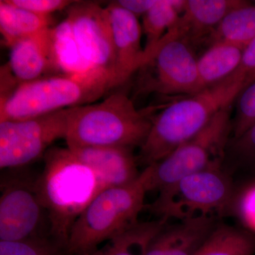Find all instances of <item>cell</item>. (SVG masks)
<instances>
[{
    "instance_id": "obj_25",
    "label": "cell",
    "mask_w": 255,
    "mask_h": 255,
    "mask_svg": "<svg viewBox=\"0 0 255 255\" xmlns=\"http://www.w3.org/2000/svg\"><path fill=\"white\" fill-rule=\"evenodd\" d=\"M255 123V81L243 90L237 98L236 114L232 119L231 140L242 136Z\"/></svg>"
},
{
    "instance_id": "obj_28",
    "label": "cell",
    "mask_w": 255,
    "mask_h": 255,
    "mask_svg": "<svg viewBox=\"0 0 255 255\" xmlns=\"http://www.w3.org/2000/svg\"><path fill=\"white\" fill-rule=\"evenodd\" d=\"M11 4L41 16L50 14L68 9L75 1L69 0H9Z\"/></svg>"
},
{
    "instance_id": "obj_22",
    "label": "cell",
    "mask_w": 255,
    "mask_h": 255,
    "mask_svg": "<svg viewBox=\"0 0 255 255\" xmlns=\"http://www.w3.org/2000/svg\"><path fill=\"white\" fill-rule=\"evenodd\" d=\"M167 222L164 219L137 221L108 241L102 255H146L151 241Z\"/></svg>"
},
{
    "instance_id": "obj_31",
    "label": "cell",
    "mask_w": 255,
    "mask_h": 255,
    "mask_svg": "<svg viewBox=\"0 0 255 255\" xmlns=\"http://www.w3.org/2000/svg\"><path fill=\"white\" fill-rule=\"evenodd\" d=\"M253 169H255V167H253Z\"/></svg>"
},
{
    "instance_id": "obj_15",
    "label": "cell",
    "mask_w": 255,
    "mask_h": 255,
    "mask_svg": "<svg viewBox=\"0 0 255 255\" xmlns=\"http://www.w3.org/2000/svg\"><path fill=\"white\" fill-rule=\"evenodd\" d=\"M9 48L7 66L19 85L46 77L50 71L58 73L51 27L20 40Z\"/></svg>"
},
{
    "instance_id": "obj_2",
    "label": "cell",
    "mask_w": 255,
    "mask_h": 255,
    "mask_svg": "<svg viewBox=\"0 0 255 255\" xmlns=\"http://www.w3.org/2000/svg\"><path fill=\"white\" fill-rule=\"evenodd\" d=\"M35 185L48 213L50 233L65 246L74 223L104 190L95 172L68 147L46 152L43 173Z\"/></svg>"
},
{
    "instance_id": "obj_18",
    "label": "cell",
    "mask_w": 255,
    "mask_h": 255,
    "mask_svg": "<svg viewBox=\"0 0 255 255\" xmlns=\"http://www.w3.org/2000/svg\"><path fill=\"white\" fill-rule=\"evenodd\" d=\"M52 37L55 67L59 75L97 76L107 79L92 70L84 59L68 18L52 28Z\"/></svg>"
},
{
    "instance_id": "obj_16",
    "label": "cell",
    "mask_w": 255,
    "mask_h": 255,
    "mask_svg": "<svg viewBox=\"0 0 255 255\" xmlns=\"http://www.w3.org/2000/svg\"><path fill=\"white\" fill-rule=\"evenodd\" d=\"M218 225L212 217L166 224L151 241L146 255H196Z\"/></svg>"
},
{
    "instance_id": "obj_11",
    "label": "cell",
    "mask_w": 255,
    "mask_h": 255,
    "mask_svg": "<svg viewBox=\"0 0 255 255\" xmlns=\"http://www.w3.org/2000/svg\"><path fill=\"white\" fill-rule=\"evenodd\" d=\"M1 187L0 241L34 238L44 210L36 185L14 179Z\"/></svg>"
},
{
    "instance_id": "obj_7",
    "label": "cell",
    "mask_w": 255,
    "mask_h": 255,
    "mask_svg": "<svg viewBox=\"0 0 255 255\" xmlns=\"http://www.w3.org/2000/svg\"><path fill=\"white\" fill-rule=\"evenodd\" d=\"M231 106L219 111L199 133L152 165L150 191H159L183 177L222 167L232 135Z\"/></svg>"
},
{
    "instance_id": "obj_12",
    "label": "cell",
    "mask_w": 255,
    "mask_h": 255,
    "mask_svg": "<svg viewBox=\"0 0 255 255\" xmlns=\"http://www.w3.org/2000/svg\"><path fill=\"white\" fill-rule=\"evenodd\" d=\"M116 56V75L118 86L123 85L146 60L141 45L142 26L135 15L112 1L106 6Z\"/></svg>"
},
{
    "instance_id": "obj_26",
    "label": "cell",
    "mask_w": 255,
    "mask_h": 255,
    "mask_svg": "<svg viewBox=\"0 0 255 255\" xmlns=\"http://www.w3.org/2000/svg\"><path fill=\"white\" fill-rule=\"evenodd\" d=\"M0 255H60L53 244L38 238L21 241H0Z\"/></svg>"
},
{
    "instance_id": "obj_20",
    "label": "cell",
    "mask_w": 255,
    "mask_h": 255,
    "mask_svg": "<svg viewBox=\"0 0 255 255\" xmlns=\"http://www.w3.org/2000/svg\"><path fill=\"white\" fill-rule=\"evenodd\" d=\"M185 1L181 0H157L142 16V31L145 36V65L150 61L162 38L177 25Z\"/></svg>"
},
{
    "instance_id": "obj_19",
    "label": "cell",
    "mask_w": 255,
    "mask_h": 255,
    "mask_svg": "<svg viewBox=\"0 0 255 255\" xmlns=\"http://www.w3.org/2000/svg\"><path fill=\"white\" fill-rule=\"evenodd\" d=\"M50 16H41L11 4L0 1V33L3 43L12 46L16 42L50 28Z\"/></svg>"
},
{
    "instance_id": "obj_17",
    "label": "cell",
    "mask_w": 255,
    "mask_h": 255,
    "mask_svg": "<svg viewBox=\"0 0 255 255\" xmlns=\"http://www.w3.org/2000/svg\"><path fill=\"white\" fill-rule=\"evenodd\" d=\"M246 47L226 41L211 43L197 60L201 90L232 75L241 64Z\"/></svg>"
},
{
    "instance_id": "obj_29",
    "label": "cell",
    "mask_w": 255,
    "mask_h": 255,
    "mask_svg": "<svg viewBox=\"0 0 255 255\" xmlns=\"http://www.w3.org/2000/svg\"><path fill=\"white\" fill-rule=\"evenodd\" d=\"M236 71L244 79L246 87L255 81V38L245 48L241 64Z\"/></svg>"
},
{
    "instance_id": "obj_3",
    "label": "cell",
    "mask_w": 255,
    "mask_h": 255,
    "mask_svg": "<svg viewBox=\"0 0 255 255\" xmlns=\"http://www.w3.org/2000/svg\"><path fill=\"white\" fill-rule=\"evenodd\" d=\"M152 119L137 110L123 92L102 102L69 110L66 140L68 148L85 147H141Z\"/></svg>"
},
{
    "instance_id": "obj_23",
    "label": "cell",
    "mask_w": 255,
    "mask_h": 255,
    "mask_svg": "<svg viewBox=\"0 0 255 255\" xmlns=\"http://www.w3.org/2000/svg\"><path fill=\"white\" fill-rule=\"evenodd\" d=\"M255 38V1L233 9L210 35V44L226 41L246 46Z\"/></svg>"
},
{
    "instance_id": "obj_13",
    "label": "cell",
    "mask_w": 255,
    "mask_h": 255,
    "mask_svg": "<svg viewBox=\"0 0 255 255\" xmlns=\"http://www.w3.org/2000/svg\"><path fill=\"white\" fill-rule=\"evenodd\" d=\"M68 149L95 172L104 190L127 185L140 175L137 159L130 149L111 147Z\"/></svg>"
},
{
    "instance_id": "obj_4",
    "label": "cell",
    "mask_w": 255,
    "mask_h": 255,
    "mask_svg": "<svg viewBox=\"0 0 255 255\" xmlns=\"http://www.w3.org/2000/svg\"><path fill=\"white\" fill-rule=\"evenodd\" d=\"M152 165L147 166L134 182L101 191L74 223L67 248L73 254L88 255L136 223L150 191Z\"/></svg>"
},
{
    "instance_id": "obj_6",
    "label": "cell",
    "mask_w": 255,
    "mask_h": 255,
    "mask_svg": "<svg viewBox=\"0 0 255 255\" xmlns=\"http://www.w3.org/2000/svg\"><path fill=\"white\" fill-rule=\"evenodd\" d=\"M235 189L233 179L222 167L208 169L158 191L157 199L147 209L166 220L217 219L229 215Z\"/></svg>"
},
{
    "instance_id": "obj_21",
    "label": "cell",
    "mask_w": 255,
    "mask_h": 255,
    "mask_svg": "<svg viewBox=\"0 0 255 255\" xmlns=\"http://www.w3.org/2000/svg\"><path fill=\"white\" fill-rule=\"evenodd\" d=\"M255 235L243 228L219 224L196 255H255Z\"/></svg>"
},
{
    "instance_id": "obj_1",
    "label": "cell",
    "mask_w": 255,
    "mask_h": 255,
    "mask_svg": "<svg viewBox=\"0 0 255 255\" xmlns=\"http://www.w3.org/2000/svg\"><path fill=\"white\" fill-rule=\"evenodd\" d=\"M246 87L237 72L201 92L167 106L152 119L137 162L146 167L157 163L209 124L219 111L232 106Z\"/></svg>"
},
{
    "instance_id": "obj_8",
    "label": "cell",
    "mask_w": 255,
    "mask_h": 255,
    "mask_svg": "<svg viewBox=\"0 0 255 255\" xmlns=\"http://www.w3.org/2000/svg\"><path fill=\"white\" fill-rule=\"evenodd\" d=\"M69 110L21 119L0 122V167L15 168L43 155L55 140L65 138Z\"/></svg>"
},
{
    "instance_id": "obj_5",
    "label": "cell",
    "mask_w": 255,
    "mask_h": 255,
    "mask_svg": "<svg viewBox=\"0 0 255 255\" xmlns=\"http://www.w3.org/2000/svg\"><path fill=\"white\" fill-rule=\"evenodd\" d=\"M97 76L54 75L20 84L0 101V122L46 115L93 103L114 88Z\"/></svg>"
},
{
    "instance_id": "obj_14",
    "label": "cell",
    "mask_w": 255,
    "mask_h": 255,
    "mask_svg": "<svg viewBox=\"0 0 255 255\" xmlns=\"http://www.w3.org/2000/svg\"><path fill=\"white\" fill-rule=\"evenodd\" d=\"M249 2L243 0H186L179 21L169 33L189 46L211 34L233 9Z\"/></svg>"
},
{
    "instance_id": "obj_30",
    "label": "cell",
    "mask_w": 255,
    "mask_h": 255,
    "mask_svg": "<svg viewBox=\"0 0 255 255\" xmlns=\"http://www.w3.org/2000/svg\"><path fill=\"white\" fill-rule=\"evenodd\" d=\"M117 4L132 14L143 16L157 3V0H119Z\"/></svg>"
},
{
    "instance_id": "obj_27",
    "label": "cell",
    "mask_w": 255,
    "mask_h": 255,
    "mask_svg": "<svg viewBox=\"0 0 255 255\" xmlns=\"http://www.w3.org/2000/svg\"><path fill=\"white\" fill-rule=\"evenodd\" d=\"M227 150L240 165L255 166V123L242 136L230 140Z\"/></svg>"
},
{
    "instance_id": "obj_24",
    "label": "cell",
    "mask_w": 255,
    "mask_h": 255,
    "mask_svg": "<svg viewBox=\"0 0 255 255\" xmlns=\"http://www.w3.org/2000/svg\"><path fill=\"white\" fill-rule=\"evenodd\" d=\"M229 215L236 218L242 228L255 235V178L235 189Z\"/></svg>"
},
{
    "instance_id": "obj_10",
    "label": "cell",
    "mask_w": 255,
    "mask_h": 255,
    "mask_svg": "<svg viewBox=\"0 0 255 255\" xmlns=\"http://www.w3.org/2000/svg\"><path fill=\"white\" fill-rule=\"evenodd\" d=\"M151 63L155 66V75L150 90L189 96L201 91L197 60L191 46L183 40L166 34L147 64Z\"/></svg>"
},
{
    "instance_id": "obj_9",
    "label": "cell",
    "mask_w": 255,
    "mask_h": 255,
    "mask_svg": "<svg viewBox=\"0 0 255 255\" xmlns=\"http://www.w3.org/2000/svg\"><path fill=\"white\" fill-rule=\"evenodd\" d=\"M66 18L89 66L118 87L113 38L106 7L96 2L75 1L68 8Z\"/></svg>"
}]
</instances>
